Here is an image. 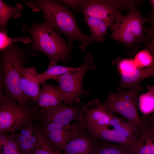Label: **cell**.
I'll return each instance as SVG.
<instances>
[{"instance_id": "cell-1", "label": "cell", "mask_w": 154, "mask_h": 154, "mask_svg": "<svg viewBox=\"0 0 154 154\" xmlns=\"http://www.w3.org/2000/svg\"><path fill=\"white\" fill-rule=\"evenodd\" d=\"M35 11L41 10L45 19L44 23L54 29L60 31L67 37L70 46L75 40L81 43L79 48L85 51L86 48L93 42L90 37L84 34L79 28L75 15L63 3L54 0L24 1Z\"/></svg>"}, {"instance_id": "cell-2", "label": "cell", "mask_w": 154, "mask_h": 154, "mask_svg": "<svg viewBox=\"0 0 154 154\" xmlns=\"http://www.w3.org/2000/svg\"><path fill=\"white\" fill-rule=\"evenodd\" d=\"M33 41L32 50L45 54L49 65L57 64L60 60L65 61L69 58L71 46L54 29L45 23H35L28 28Z\"/></svg>"}, {"instance_id": "cell-3", "label": "cell", "mask_w": 154, "mask_h": 154, "mask_svg": "<svg viewBox=\"0 0 154 154\" xmlns=\"http://www.w3.org/2000/svg\"><path fill=\"white\" fill-rule=\"evenodd\" d=\"M147 19L135 8H131L125 16L119 13L116 17L110 37L122 43L127 48L128 55H133L140 44L147 42L149 39L148 35H145L143 28L144 24Z\"/></svg>"}, {"instance_id": "cell-4", "label": "cell", "mask_w": 154, "mask_h": 154, "mask_svg": "<svg viewBox=\"0 0 154 154\" xmlns=\"http://www.w3.org/2000/svg\"><path fill=\"white\" fill-rule=\"evenodd\" d=\"M1 74L6 94L20 105L28 106L29 100L23 93L20 85V73L25 62V53L13 44L2 52Z\"/></svg>"}, {"instance_id": "cell-5", "label": "cell", "mask_w": 154, "mask_h": 154, "mask_svg": "<svg viewBox=\"0 0 154 154\" xmlns=\"http://www.w3.org/2000/svg\"><path fill=\"white\" fill-rule=\"evenodd\" d=\"M142 90V86L139 84L126 90L117 93L111 91L102 103L109 112L120 114L125 117L137 135L147 126L139 116L137 107L138 94Z\"/></svg>"}, {"instance_id": "cell-6", "label": "cell", "mask_w": 154, "mask_h": 154, "mask_svg": "<svg viewBox=\"0 0 154 154\" xmlns=\"http://www.w3.org/2000/svg\"><path fill=\"white\" fill-rule=\"evenodd\" d=\"M34 108L19 104L13 98L4 94L0 106V132L15 133L32 118Z\"/></svg>"}, {"instance_id": "cell-7", "label": "cell", "mask_w": 154, "mask_h": 154, "mask_svg": "<svg viewBox=\"0 0 154 154\" xmlns=\"http://www.w3.org/2000/svg\"><path fill=\"white\" fill-rule=\"evenodd\" d=\"M84 63L74 71L66 73L54 78L59 84L61 89L77 100L78 103L81 97L87 96L89 92L84 89L82 82L84 77L88 71L95 70L96 67L90 54L84 57Z\"/></svg>"}, {"instance_id": "cell-8", "label": "cell", "mask_w": 154, "mask_h": 154, "mask_svg": "<svg viewBox=\"0 0 154 154\" xmlns=\"http://www.w3.org/2000/svg\"><path fill=\"white\" fill-rule=\"evenodd\" d=\"M132 5L131 0H87L82 12L102 20L112 31L120 10L130 9Z\"/></svg>"}, {"instance_id": "cell-9", "label": "cell", "mask_w": 154, "mask_h": 154, "mask_svg": "<svg viewBox=\"0 0 154 154\" xmlns=\"http://www.w3.org/2000/svg\"><path fill=\"white\" fill-rule=\"evenodd\" d=\"M85 106L80 104L69 106L61 104L37 110L35 113L39 116L42 124L52 123L67 125H70L72 121H77L81 119Z\"/></svg>"}, {"instance_id": "cell-10", "label": "cell", "mask_w": 154, "mask_h": 154, "mask_svg": "<svg viewBox=\"0 0 154 154\" xmlns=\"http://www.w3.org/2000/svg\"><path fill=\"white\" fill-rule=\"evenodd\" d=\"M111 112L100 100L96 99L85 105L82 119L75 124L78 128L88 131L110 126Z\"/></svg>"}, {"instance_id": "cell-11", "label": "cell", "mask_w": 154, "mask_h": 154, "mask_svg": "<svg viewBox=\"0 0 154 154\" xmlns=\"http://www.w3.org/2000/svg\"><path fill=\"white\" fill-rule=\"evenodd\" d=\"M39 129L48 143L60 152L64 151L67 144L75 136L78 130L74 124L70 126L52 123L43 124Z\"/></svg>"}, {"instance_id": "cell-12", "label": "cell", "mask_w": 154, "mask_h": 154, "mask_svg": "<svg viewBox=\"0 0 154 154\" xmlns=\"http://www.w3.org/2000/svg\"><path fill=\"white\" fill-rule=\"evenodd\" d=\"M64 102V105L72 106L77 101L64 92L59 85L54 86L45 82L42 84V88L38 97L37 106L34 108L35 111L38 108H44L54 106Z\"/></svg>"}, {"instance_id": "cell-13", "label": "cell", "mask_w": 154, "mask_h": 154, "mask_svg": "<svg viewBox=\"0 0 154 154\" xmlns=\"http://www.w3.org/2000/svg\"><path fill=\"white\" fill-rule=\"evenodd\" d=\"M38 74L35 67H23L20 80V86L23 93L29 100L37 103L40 90V84L35 78Z\"/></svg>"}, {"instance_id": "cell-14", "label": "cell", "mask_w": 154, "mask_h": 154, "mask_svg": "<svg viewBox=\"0 0 154 154\" xmlns=\"http://www.w3.org/2000/svg\"><path fill=\"white\" fill-rule=\"evenodd\" d=\"M84 130L78 128L76 135L66 145L64 154H94L95 141H91L84 134Z\"/></svg>"}, {"instance_id": "cell-15", "label": "cell", "mask_w": 154, "mask_h": 154, "mask_svg": "<svg viewBox=\"0 0 154 154\" xmlns=\"http://www.w3.org/2000/svg\"><path fill=\"white\" fill-rule=\"evenodd\" d=\"M154 76V64L152 66L137 68L130 74L120 75V82L117 90L120 91L129 89L139 84L140 82Z\"/></svg>"}, {"instance_id": "cell-16", "label": "cell", "mask_w": 154, "mask_h": 154, "mask_svg": "<svg viewBox=\"0 0 154 154\" xmlns=\"http://www.w3.org/2000/svg\"><path fill=\"white\" fill-rule=\"evenodd\" d=\"M147 127L137 136V142L133 149L135 154H154V128Z\"/></svg>"}, {"instance_id": "cell-17", "label": "cell", "mask_w": 154, "mask_h": 154, "mask_svg": "<svg viewBox=\"0 0 154 154\" xmlns=\"http://www.w3.org/2000/svg\"><path fill=\"white\" fill-rule=\"evenodd\" d=\"M88 131L95 139H100L119 144L127 145L131 147L133 150L137 145L113 129L101 128Z\"/></svg>"}, {"instance_id": "cell-18", "label": "cell", "mask_w": 154, "mask_h": 154, "mask_svg": "<svg viewBox=\"0 0 154 154\" xmlns=\"http://www.w3.org/2000/svg\"><path fill=\"white\" fill-rule=\"evenodd\" d=\"M82 13L90 32V38L93 42L98 41L103 43L105 39L104 36L107 31V25L102 20Z\"/></svg>"}, {"instance_id": "cell-19", "label": "cell", "mask_w": 154, "mask_h": 154, "mask_svg": "<svg viewBox=\"0 0 154 154\" xmlns=\"http://www.w3.org/2000/svg\"><path fill=\"white\" fill-rule=\"evenodd\" d=\"M110 126L113 127V129L118 133L137 144V135L128 122L116 116L112 112L111 114Z\"/></svg>"}, {"instance_id": "cell-20", "label": "cell", "mask_w": 154, "mask_h": 154, "mask_svg": "<svg viewBox=\"0 0 154 154\" xmlns=\"http://www.w3.org/2000/svg\"><path fill=\"white\" fill-rule=\"evenodd\" d=\"M94 154H135L132 148L127 145L95 142Z\"/></svg>"}, {"instance_id": "cell-21", "label": "cell", "mask_w": 154, "mask_h": 154, "mask_svg": "<svg viewBox=\"0 0 154 154\" xmlns=\"http://www.w3.org/2000/svg\"><path fill=\"white\" fill-rule=\"evenodd\" d=\"M79 68L62 66L57 64L49 65L45 71L40 74H38L35 78L38 83L42 84L47 80H53L63 74L76 70Z\"/></svg>"}, {"instance_id": "cell-22", "label": "cell", "mask_w": 154, "mask_h": 154, "mask_svg": "<svg viewBox=\"0 0 154 154\" xmlns=\"http://www.w3.org/2000/svg\"><path fill=\"white\" fill-rule=\"evenodd\" d=\"M22 6L17 4L15 6H10L1 0H0V31L6 30L7 23L11 17L16 18L21 15Z\"/></svg>"}, {"instance_id": "cell-23", "label": "cell", "mask_w": 154, "mask_h": 154, "mask_svg": "<svg viewBox=\"0 0 154 154\" xmlns=\"http://www.w3.org/2000/svg\"><path fill=\"white\" fill-rule=\"evenodd\" d=\"M148 91L140 95L139 98L140 109L144 115L154 112V87L147 86Z\"/></svg>"}, {"instance_id": "cell-24", "label": "cell", "mask_w": 154, "mask_h": 154, "mask_svg": "<svg viewBox=\"0 0 154 154\" xmlns=\"http://www.w3.org/2000/svg\"><path fill=\"white\" fill-rule=\"evenodd\" d=\"M31 118L24 123L20 133L17 134L18 142L23 154H25L28 142L31 136L35 132V128L33 127Z\"/></svg>"}, {"instance_id": "cell-25", "label": "cell", "mask_w": 154, "mask_h": 154, "mask_svg": "<svg viewBox=\"0 0 154 154\" xmlns=\"http://www.w3.org/2000/svg\"><path fill=\"white\" fill-rule=\"evenodd\" d=\"M37 143L34 154H64L51 146L44 137L39 128H35Z\"/></svg>"}, {"instance_id": "cell-26", "label": "cell", "mask_w": 154, "mask_h": 154, "mask_svg": "<svg viewBox=\"0 0 154 154\" xmlns=\"http://www.w3.org/2000/svg\"><path fill=\"white\" fill-rule=\"evenodd\" d=\"M112 63L116 66L120 76L130 74L138 68L133 59L118 58Z\"/></svg>"}, {"instance_id": "cell-27", "label": "cell", "mask_w": 154, "mask_h": 154, "mask_svg": "<svg viewBox=\"0 0 154 154\" xmlns=\"http://www.w3.org/2000/svg\"><path fill=\"white\" fill-rule=\"evenodd\" d=\"M133 60L138 68L150 66L154 64V56L146 49L137 53Z\"/></svg>"}, {"instance_id": "cell-28", "label": "cell", "mask_w": 154, "mask_h": 154, "mask_svg": "<svg viewBox=\"0 0 154 154\" xmlns=\"http://www.w3.org/2000/svg\"><path fill=\"white\" fill-rule=\"evenodd\" d=\"M17 134L12 133L9 135L7 143L0 147V154H23L18 142Z\"/></svg>"}, {"instance_id": "cell-29", "label": "cell", "mask_w": 154, "mask_h": 154, "mask_svg": "<svg viewBox=\"0 0 154 154\" xmlns=\"http://www.w3.org/2000/svg\"><path fill=\"white\" fill-rule=\"evenodd\" d=\"M21 42L25 44L31 42V39L27 37L11 38L7 35V30L0 31V50L2 52L11 45L15 42Z\"/></svg>"}, {"instance_id": "cell-30", "label": "cell", "mask_w": 154, "mask_h": 154, "mask_svg": "<svg viewBox=\"0 0 154 154\" xmlns=\"http://www.w3.org/2000/svg\"><path fill=\"white\" fill-rule=\"evenodd\" d=\"M59 1L77 12L82 11L87 2V0H62Z\"/></svg>"}, {"instance_id": "cell-31", "label": "cell", "mask_w": 154, "mask_h": 154, "mask_svg": "<svg viewBox=\"0 0 154 154\" xmlns=\"http://www.w3.org/2000/svg\"><path fill=\"white\" fill-rule=\"evenodd\" d=\"M37 143V137L35 132L31 136L28 142L25 154H34Z\"/></svg>"}, {"instance_id": "cell-32", "label": "cell", "mask_w": 154, "mask_h": 154, "mask_svg": "<svg viewBox=\"0 0 154 154\" xmlns=\"http://www.w3.org/2000/svg\"><path fill=\"white\" fill-rule=\"evenodd\" d=\"M149 37L148 40L145 44L146 49L149 50L154 56V32L149 31L147 29L145 30Z\"/></svg>"}, {"instance_id": "cell-33", "label": "cell", "mask_w": 154, "mask_h": 154, "mask_svg": "<svg viewBox=\"0 0 154 154\" xmlns=\"http://www.w3.org/2000/svg\"><path fill=\"white\" fill-rule=\"evenodd\" d=\"M142 119L145 123L151 125L154 128V112L150 114L144 115Z\"/></svg>"}, {"instance_id": "cell-34", "label": "cell", "mask_w": 154, "mask_h": 154, "mask_svg": "<svg viewBox=\"0 0 154 154\" xmlns=\"http://www.w3.org/2000/svg\"><path fill=\"white\" fill-rule=\"evenodd\" d=\"M9 135L7 133L0 132V147L5 145L8 140Z\"/></svg>"}, {"instance_id": "cell-35", "label": "cell", "mask_w": 154, "mask_h": 154, "mask_svg": "<svg viewBox=\"0 0 154 154\" xmlns=\"http://www.w3.org/2000/svg\"><path fill=\"white\" fill-rule=\"evenodd\" d=\"M151 6L152 11L151 15L147 17V20H148L151 23H153L154 21V0H149Z\"/></svg>"}, {"instance_id": "cell-36", "label": "cell", "mask_w": 154, "mask_h": 154, "mask_svg": "<svg viewBox=\"0 0 154 154\" xmlns=\"http://www.w3.org/2000/svg\"><path fill=\"white\" fill-rule=\"evenodd\" d=\"M152 25L149 28L147 29L151 31L154 32V21Z\"/></svg>"}]
</instances>
